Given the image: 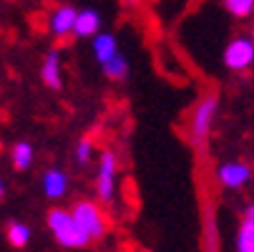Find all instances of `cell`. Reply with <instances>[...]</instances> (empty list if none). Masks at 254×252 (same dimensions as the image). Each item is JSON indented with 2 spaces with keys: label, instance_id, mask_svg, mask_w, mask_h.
<instances>
[{
  "label": "cell",
  "instance_id": "cell-9",
  "mask_svg": "<svg viewBox=\"0 0 254 252\" xmlns=\"http://www.w3.org/2000/svg\"><path fill=\"white\" fill-rule=\"evenodd\" d=\"M43 194L51 199V202H58L68 194V174L63 169H46L43 174Z\"/></svg>",
  "mask_w": 254,
  "mask_h": 252
},
{
  "label": "cell",
  "instance_id": "cell-12",
  "mask_svg": "<svg viewBox=\"0 0 254 252\" xmlns=\"http://www.w3.org/2000/svg\"><path fill=\"white\" fill-rule=\"evenodd\" d=\"M101 33V13L93 8L78 10V20H76V30L73 35L76 38H96Z\"/></svg>",
  "mask_w": 254,
  "mask_h": 252
},
{
  "label": "cell",
  "instance_id": "cell-13",
  "mask_svg": "<svg viewBox=\"0 0 254 252\" xmlns=\"http://www.w3.org/2000/svg\"><path fill=\"white\" fill-rule=\"evenodd\" d=\"M101 71H103V76H106L108 81L121 84V81H126V79H128L131 66H128V58H126L124 53H116L108 63H103V66H101Z\"/></svg>",
  "mask_w": 254,
  "mask_h": 252
},
{
  "label": "cell",
  "instance_id": "cell-7",
  "mask_svg": "<svg viewBox=\"0 0 254 252\" xmlns=\"http://www.w3.org/2000/svg\"><path fill=\"white\" fill-rule=\"evenodd\" d=\"M252 179V169L244 162H224L216 167V182L224 189H242L249 184Z\"/></svg>",
  "mask_w": 254,
  "mask_h": 252
},
{
  "label": "cell",
  "instance_id": "cell-10",
  "mask_svg": "<svg viewBox=\"0 0 254 252\" xmlns=\"http://www.w3.org/2000/svg\"><path fill=\"white\" fill-rule=\"evenodd\" d=\"M237 252H254V204H249L242 214L237 230Z\"/></svg>",
  "mask_w": 254,
  "mask_h": 252
},
{
  "label": "cell",
  "instance_id": "cell-22",
  "mask_svg": "<svg viewBox=\"0 0 254 252\" xmlns=\"http://www.w3.org/2000/svg\"><path fill=\"white\" fill-rule=\"evenodd\" d=\"M252 41H254V28H252Z\"/></svg>",
  "mask_w": 254,
  "mask_h": 252
},
{
  "label": "cell",
  "instance_id": "cell-3",
  "mask_svg": "<svg viewBox=\"0 0 254 252\" xmlns=\"http://www.w3.org/2000/svg\"><path fill=\"white\" fill-rule=\"evenodd\" d=\"M116 187H119V157L111 149H103L98 157L96 169V199L103 207H111L116 202Z\"/></svg>",
  "mask_w": 254,
  "mask_h": 252
},
{
  "label": "cell",
  "instance_id": "cell-4",
  "mask_svg": "<svg viewBox=\"0 0 254 252\" xmlns=\"http://www.w3.org/2000/svg\"><path fill=\"white\" fill-rule=\"evenodd\" d=\"M70 212H73V217L81 225V230L91 237V242L93 240H101L108 232V220H106V214H103V209H101L98 202L81 199V202H76L73 207H70Z\"/></svg>",
  "mask_w": 254,
  "mask_h": 252
},
{
  "label": "cell",
  "instance_id": "cell-17",
  "mask_svg": "<svg viewBox=\"0 0 254 252\" xmlns=\"http://www.w3.org/2000/svg\"><path fill=\"white\" fill-rule=\"evenodd\" d=\"M204 250L206 252H219V235H216L214 214H209V220L204 222Z\"/></svg>",
  "mask_w": 254,
  "mask_h": 252
},
{
  "label": "cell",
  "instance_id": "cell-6",
  "mask_svg": "<svg viewBox=\"0 0 254 252\" xmlns=\"http://www.w3.org/2000/svg\"><path fill=\"white\" fill-rule=\"evenodd\" d=\"M76 20H78V8L61 3L48 13V30L56 38H68V35H73V30H76Z\"/></svg>",
  "mask_w": 254,
  "mask_h": 252
},
{
  "label": "cell",
  "instance_id": "cell-14",
  "mask_svg": "<svg viewBox=\"0 0 254 252\" xmlns=\"http://www.w3.org/2000/svg\"><path fill=\"white\" fill-rule=\"evenodd\" d=\"M35 159V149H33V144L30 141H18L13 144V149H10V162L18 171H25Z\"/></svg>",
  "mask_w": 254,
  "mask_h": 252
},
{
  "label": "cell",
  "instance_id": "cell-15",
  "mask_svg": "<svg viewBox=\"0 0 254 252\" xmlns=\"http://www.w3.org/2000/svg\"><path fill=\"white\" fill-rule=\"evenodd\" d=\"M5 235H8V242H10L13 247H18V250L30 242V227H28L25 222H18V220H13V222L8 225Z\"/></svg>",
  "mask_w": 254,
  "mask_h": 252
},
{
  "label": "cell",
  "instance_id": "cell-1",
  "mask_svg": "<svg viewBox=\"0 0 254 252\" xmlns=\"http://www.w3.org/2000/svg\"><path fill=\"white\" fill-rule=\"evenodd\" d=\"M46 222H48V230L53 232L56 242L65 250H81L91 242V237L81 230V225L76 222L73 212L70 209H61V207H53L48 214H46Z\"/></svg>",
  "mask_w": 254,
  "mask_h": 252
},
{
  "label": "cell",
  "instance_id": "cell-8",
  "mask_svg": "<svg viewBox=\"0 0 254 252\" xmlns=\"http://www.w3.org/2000/svg\"><path fill=\"white\" fill-rule=\"evenodd\" d=\"M41 81L51 88V91H61L63 86V74H61V53L56 48H51L43 58L41 66Z\"/></svg>",
  "mask_w": 254,
  "mask_h": 252
},
{
  "label": "cell",
  "instance_id": "cell-16",
  "mask_svg": "<svg viewBox=\"0 0 254 252\" xmlns=\"http://www.w3.org/2000/svg\"><path fill=\"white\" fill-rule=\"evenodd\" d=\"M224 8H227L229 15L244 20L254 13V0H224Z\"/></svg>",
  "mask_w": 254,
  "mask_h": 252
},
{
  "label": "cell",
  "instance_id": "cell-5",
  "mask_svg": "<svg viewBox=\"0 0 254 252\" xmlns=\"http://www.w3.org/2000/svg\"><path fill=\"white\" fill-rule=\"evenodd\" d=\"M224 66L234 74H242V71L254 66V41L252 35H234V38L227 43L224 48Z\"/></svg>",
  "mask_w": 254,
  "mask_h": 252
},
{
  "label": "cell",
  "instance_id": "cell-2",
  "mask_svg": "<svg viewBox=\"0 0 254 252\" xmlns=\"http://www.w3.org/2000/svg\"><path fill=\"white\" fill-rule=\"evenodd\" d=\"M216 111H219V96L216 93H206V96H201L196 101V106L189 114V126H187L191 147H196V149L206 147L211 126H214V119H216Z\"/></svg>",
  "mask_w": 254,
  "mask_h": 252
},
{
  "label": "cell",
  "instance_id": "cell-18",
  "mask_svg": "<svg viewBox=\"0 0 254 252\" xmlns=\"http://www.w3.org/2000/svg\"><path fill=\"white\" fill-rule=\"evenodd\" d=\"M73 159H76V164L78 167H88L91 162H93V141L86 136V139H81L78 144H76V149H73Z\"/></svg>",
  "mask_w": 254,
  "mask_h": 252
},
{
  "label": "cell",
  "instance_id": "cell-20",
  "mask_svg": "<svg viewBox=\"0 0 254 252\" xmlns=\"http://www.w3.org/2000/svg\"><path fill=\"white\" fill-rule=\"evenodd\" d=\"M3 194H5V184H3V179H0V199H3Z\"/></svg>",
  "mask_w": 254,
  "mask_h": 252
},
{
  "label": "cell",
  "instance_id": "cell-11",
  "mask_svg": "<svg viewBox=\"0 0 254 252\" xmlns=\"http://www.w3.org/2000/svg\"><path fill=\"white\" fill-rule=\"evenodd\" d=\"M91 51H93V58H96L101 66L108 63L116 53H121V51H119V41H116L114 33H98L96 38L91 41Z\"/></svg>",
  "mask_w": 254,
  "mask_h": 252
},
{
  "label": "cell",
  "instance_id": "cell-21",
  "mask_svg": "<svg viewBox=\"0 0 254 252\" xmlns=\"http://www.w3.org/2000/svg\"><path fill=\"white\" fill-rule=\"evenodd\" d=\"M133 252H149V250H133Z\"/></svg>",
  "mask_w": 254,
  "mask_h": 252
},
{
  "label": "cell",
  "instance_id": "cell-19",
  "mask_svg": "<svg viewBox=\"0 0 254 252\" xmlns=\"http://www.w3.org/2000/svg\"><path fill=\"white\" fill-rule=\"evenodd\" d=\"M121 3H124V5H128V8H133V5H138V3H141V0H121Z\"/></svg>",
  "mask_w": 254,
  "mask_h": 252
}]
</instances>
